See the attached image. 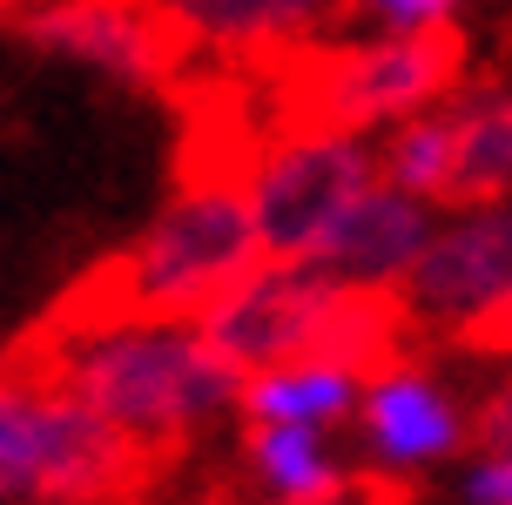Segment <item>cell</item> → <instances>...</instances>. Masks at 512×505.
<instances>
[{
    "instance_id": "obj_1",
    "label": "cell",
    "mask_w": 512,
    "mask_h": 505,
    "mask_svg": "<svg viewBox=\"0 0 512 505\" xmlns=\"http://www.w3.org/2000/svg\"><path fill=\"white\" fill-rule=\"evenodd\" d=\"M61 391H75L95 418L122 431L128 445L162 465L196 445L209 425L243 411V378L209 351L196 324L162 317H95V310H54L41 337L21 344Z\"/></svg>"
},
{
    "instance_id": "obj_2",
    "label": "cell",
    "mask_w": 512,
    "mask_h": 505,
    "mask_svg": "<svg viewBox=\"0 0 512 505\" xmlns=\"http://www.w3.org/2000/svg\"><path fill=\"white\" fill-rule=\"evenodd\" d=\"M263 263L250 202L230 162L182 169L176 196L155 209V223L115 250L81 283L68 310L95 317H162V324H196L216 297H230L236 283Z\"/></svg>"
},
{
    "instance_id": "obj_3",
    "label": "cell",
    "mask_w": 512,
    "mask_h": 505,
    "mask_svg": "<svg viewBox=\"0 0 512 505\" xmlns=\"http://www.w3.org/2000/svg\"><path fill=\"white\" fill-rule=\"evenodd\" d=\"M155 458L34 364H0V505H135Z\"/></svg>"
},
{
    "instance_id": "obj_4",
    "label": "cell",
    "mask_w": 512,
    "mask_h": 505,
    "mask_svg": "<svg viewBox=\"0 0 512 505\" xmlns=\"http://www.w3.org/2000/svg\"><path fill=\"white\" fill-rule=\"evenodd\" d=\"M472 75V48L465 27L445 34H398V27H351L331 34L324 48L290 61L277 75V115L297 122H324L344 135L378 142L411 115H432L465 88Z\"/></svg>"
},
{
    "instance_id": "obj_5",
    "label": "cell",
    "mask_w": 512,
    "mask_h": 505,
    "mask_svg": "<svg viewBox=\"0 0 512 505\" xmlns=\"http://www.w3.org/2000/svg\"><path fill=\"white\" fill-rule=\"evenodd\" d=\"M230 169L243 182L263 256H283V263H317L324 243L344 229V216L384 182L378 142L324 122H297V115H277L256 142H243Z\"/></svg>"
},
{
    "instance_id": "obj_6",
    "label": "cell",
    "mask_w": 512,
    "mask_h": 505,
    "mask_svg": "<svg viewBox=\"0 0 512 505\" xmlns=\"http://www.w3.org/2000/svg\"><path fill=\"white\" fill-rule=\"evenodd\" d=\"M344 297H351V283H337L324 263L263 256L230 297H216L196 317V330L236 378H263L297 357H324V337H331Z\"/></svg>"
},
{
    "instance_id": "obj_7",
    "label": "cell",
    "mask_w": 512,
    "mask_h": 505,
    "mask_svg": "<svg viewBox=\"0 0 512 505\" xmlns=\"http://www.w3.org/2000/svg\"><path fill=\"white\" fill-rule=\"evenodd\" d=\"M14 34L34 54L75 61L88 75H108L115 88H135V95L182 88V75L196 68L176 21L162 14V0H41L34 14L14 21Z\"/></svg>"
},
{
    "instance_id": "obj_8",
    "label": "cell",
    "mask_w": 512,
    "mask_h": 505,
    "mask_svg": "<svg viewBox=\"0 0 512 505\" xmlns=\"http://www.w3.org/2000/svg\"><path fill=\"white\" fill-rule=\"evenodd\" d=\"M405 310L452 344L512 317V202H465L438 216L432 250L405 283Z\"/></svg>"
},
{
    "instance_id": "obj_9",
    "label": "cell",
    "mask_w": 512,
    "mask_h": 505,
    "mask_svg": "<svg viewBox=\"0 0 512 505\" xmlns=\"http://www.w3.org/2000/svg\"><path fill=\"white\" fill-rule=\"evenodd\" d=\"M189 61L283 75L290 61L324 48L344 21V0H162Z\"/></svg>"
},
{
    "instance_id": "obj_10",
    "label": "cell",
    "mask_w": 512,
    "mask_h": 505,
    "mask_svg": "<svg viewBox=\"0 0 512 505\" xmlns=\"http://www.w3.org/2000/svg\"><path fill=\"white\" fill-rule=\"evenodd\" d=\"M351 425H358L364 458L384 472V485H405L411 472H432L445 458H459L465 438H472V418L459 411V398L411 357L384 364L364 384V404Z\"/></svg>"
},
{
    "instance_id": "obj_11",
    "label": "cell",
    "mask_w": 512,
    "mask_h": 505,
    "mask_svg": "<svg viewBox=\"0 0 512 505\" xmlns=\"http://www.w3.org/2000/svg\"><path fill=\"white\" fill-rule=\"evenodd\" d=\"M438 216H445V209H432V202H418V196H405V189L378 182V189L344 216V229L324 243L317 263H324L337 283H351V290L405 297L411 270L425 263V250H432V236H438Z\"/></svg>"
},
{
    "instance_id": "obj_12",
    "label": "cell",
    "mask_w": 512,
    "mask_h": 505,
    "mask_svg": "<svg viewBox=\"0 0 512 505\" xmlns=\"http://www.w3.org/2000/svg\"><path fill=\"white\" fill-rule=\"evenodd\" d=\"M364 384L351 364H331V357H297V364H277L263 378H243V418L250 425H297V431H331L344 418H358Z\"/></svg>"
},
{
    "instance_id": "obj_13",
    "label": "cell",
    "mask_w": 512,
    "mask_h": 505,
    "mask_svg": "<svg viewBox=\"0 0 512 505\" xmlns=\"http://www.w3.org/2000/svg\"><path fill=\"white\" fill-rule=\"evenodd\" d=\"M452 209L465 202H512V81H465L452 95Z\"/></svg>"
},
{
    "instance_id": "obj_14",
    "label": "cell",
    "mask_w": 512,
    "mask_h": 505,
    "mask_svg": "<svg viewBox=\"0 0 512 505\" xmlns=\"http://www.w3.org/2000/svg\"><path fill=\"white\" fill-rule=\"evenodd\" d=\"M243 458H250V479L263 485L270 505H324V499H337V492L351 485V472L337 465V452H331L324 431L250 425Z\"/></svg>"
},
{
    "instance_id": "obj_15",
    "label": "cell",
    "mask_w": 512,
    "mask_h": 505,
    "mask_svg": "<svg viewBox=\"0 0 512 505\" xmlns=\"http://www.w3.org/2000/svg\"><path fill=\"white\" fill-rule=\"evenodd\" d=\"M378 169L391 189L452 209V169H459V142H452V101L432 115H411L391 135H378Z\"/></svg>"
},
{
    "instance_id": "obj_16",
    "label": "cell",
    "mask_w": 512,
    "mask_h": 505,
    "mask_svg": "<svg viewBox=\"0 0 512 505\" xmlns=\"http://www.w3.org/2000/svg\"><path fill=\"white\" fill-rule=\"evenodd\" d=\"M479 0H344V14L358 27H398V34H445L465 27Z\"/></svg>"
},
{
    "instance_id": "obj_17",
    "label": "cell",
    "mask_w": 512,
    "mask_h": 505,
    "mask_svg": "<svg viewBox=\"0 0 512 505\" xmlns=\"http://www.w3.org/2000/svg\"><path fill=\"white\" fill-rule=\"evenodd\" d=\"M472 438H479L486 452H512V371L499 384H486V398L472 411Z\"/></svg>"
},
{
    "instance_id": "obj_18",
    "label": "cell",
    "mask_w": 512,
    "mask_h": 505,
    "mask_svg": "<svg viewBox=\"0 0 512 505\" xmlns=\"http://www.w3.org/2000/svg\"><path fill=\"white\" fill-rule=\"evenodd\" d=\"M465 505H512V452H479L465 465Z\"/></svg>"
},
{
    "instance_id": "obj_19",
    "label": "cell",
    "mask_w": 512,
    "mask_h": 505,
    "mask_svg": "<svg viewBox=\"0 0 512 505\" xmlns=\"http://www.w3.org/2000/svg\"><path fill=\"white\" fill-rule=\"evenodd\" d=\"M465 351H479V357H499V364H512V317H499L492 330H479Z\"/></svg>"
},
{
    "instance_id": "obj_20",
    "label": "cell",
    "mask_w": 512,
    "mask_h": 505,
    "mask_svg": "<svg viewBox=\"0 0 512 505\" xmlns=\"http://www.w3.org/2000/svg\"><path fill=\"white\" fill-rule=\"evenodd\" d=\"M371 492H378V485H371V479H351V485H344V492H337V499H324V505H378V499H371Z\"/></svg>"
},
{
    "instance_id": "obj_21",
    "label": "cell",
    "mask_w": 512,
    "mask_h": 505,
    "mask_svg": "<svg viewBox=\"0 0 512 505\" xmlns=\"http://www.w3.org/2000/svg\"><path fill=\"white\" fill-rule=\"evenodd\" d=\"M41 0H0V21H21V14H34Z\"/></svg>"
}]
</instances>
